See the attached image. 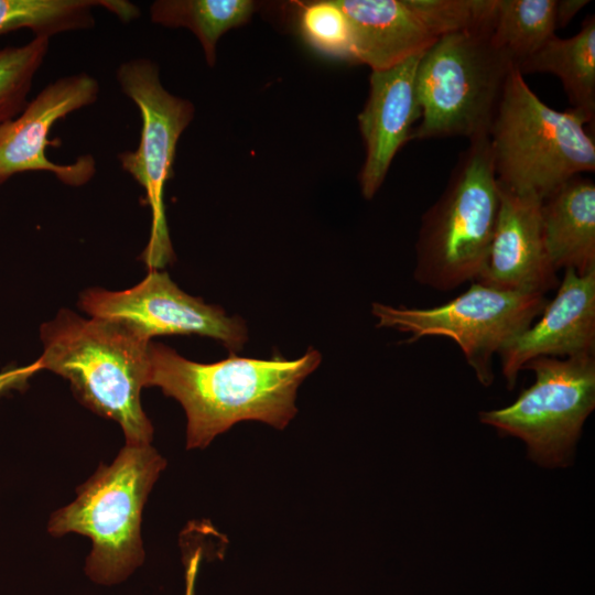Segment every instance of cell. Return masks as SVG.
Wrapping results in <instances>:
<instances>
[{
  "label": "cell",
  "mask_w": 595,
  "mask_h": 595,
  "mask_svg": "<svg viewBox=\"0 0 595 595\" xmlns=\"http://www.w3.org/2000/svg\"><path fill=\"white\" fill-rule=\"evenodd\" d=\"M41 370L37 360L26 366H10L0 371V397L13 391H22L29 380Z\"/></svg>",
  "instance_id": "23"
},
{
  "label": "cell",
  "mask_w": 595,
  "mask_h": 595,
  "mask_svg": "<svg viewBox=\"0 0 595 595\" xmlns=\"http://www.w3.org/2000/svg\"><path fill=\"white\" fill-rule=\"evenodd\" d=\"M199 553L196 552L187 564L186 570V594L185 595H194V584H195V577L197 573V567L199 564Z\"/></svg>",
  "instance_id": "25"
},
{
  "label": "cell",
  "mask_w": 595,
  "mask_h": 595,
  "mask_svg": "<svg viewBox=\"0 0 595 595\" xmlns=\"http://www.w3.org/2000/svg\"><path fill=\"white\" fill-rule=\"evenodd\" d=\"M544 294L502 291L472 283L457 298L428 309L374 303L371 313L378 327H390L411 336L413 343L425 336H444L463 351L478 381H494L493 358L541 314Z\"/></svg>",
  "instance_id": "7"
},
{
  "label": "cell",
  "mask_w": 595,
  "mask_h": 595,
  "mask_svg": "<svg viewBox=\"0 0 595 595\" xmlns=\"http://www.w3.org/2000/svg\"><path fill=\"white\" fill-rule=\"evenodd\" d=\"M588 0H556V26L563 28L587 4Z\"/></svg>",
  "instance_id": "24"
},
{
  "label": "cell",
  "mask_w": 595,
  "mask_h": 595,
  "mask_svg": "<svg viewBox=\"0 0 595 595\" xmlns=\"http://www.w3.org/2000/svg\"><path fill=\"white\" fill-rule=\"evenodd\" d=\"M353 32L354 61L390 68L426 52L440 37L412 0H336Z\"/></svg>",
  "instance_id": "15"
},
{
  "label": "cell",
  "mask_w": 595,
  "mask_h": 595,
  "mask_svg": "<svg viewBox=\"0 0 595 595\" xmlns=\"http://www.w3.org/2000/svg\"><path fill=\"white\" fill-rule=\"evenodd\" d=\"M547 250L556 270L580 275L595 270V184L574 176L548 195L541 205Z\"/></svg>",
  "instance_id": "16"
},
{
  "label": "cell",
  "mask_w": 595,
  "mask_h": 595,
  "mask_svg": "<svg viewBox=\"0 0 595 595\" xmlns=\"http://www.w3.org/2000/svg\"><path fill=\"white\" fill-rule=\"evenodd\" d=\"M165 464L151 444H126L112 464L100 465L77 488L73 502L51 516L52 536L76 532L91 540L85 572L95 583H120L143 562L142 510Z\"/></svg>",
  "instance_id": "4"
},
{
  "label": "cell",
  "mask_w": 595,
  "mask_h": 595,
  "mask_svg": "<svg viewBox=\"0 0 595 595\" xmlns=\"http://www.w3.org/2000/svg\"><path fill=\"white\" fill-rule=\"evenodd\" d=\"M117 79L142 117L138 149L118 155L122 169L144 188L151 208L150 237L141 259L149 270H161L174 259L165 217L164 187L173 175L176 144L194 117V106L162 86L158 66L150 60L133 58L121 64Z\"/></svg>",
  "instance_id": "9"
},
{
  "label": "cell",
  "mask_w": 595,
  "mask_h": 595,
  "mask_svg": "<svg viewBox=\"0 0 595 595\" xmlns=\"http://www.w3.org/2000/svg\"><path fill=\"white\" fill-rule=\"evenodd\" d=\"M556 0H496L491 41L518 67L554 35Z\"/></svg>",
  "instance_id": "20"
},
{
  "label": "cell",
  "mask_w": 595,
  "mask_h": 595,
  "mask_svg": "<svg viewBox=\"0 0 595 595\" xmlns=\"http://www.w3.org/2000/svg\"><path fill=\"white\" fill-rule=\"evenodd\" d=\"M585 117L547 106L513 68L488 138L504 191L544 199L570 178L595 171V143Z\"/></svg>",
  "instance_id": "3"
},
{
  "label": "cell",
  "mask_w": 595,
  "mask_h": 595,
  "mask_svg": "<svg viewBox=\"0 0 595 595\" xmlns=\"http://www.w3.org/2000/svg\"><path fill=\"white\" fill-rule=\"evenodd\" d=\"M321 360V354L310 347L292 360L230 354L224 360L202 364L151 342L147 387H159L182 404L187 418L186 447L205 448L240 421L284 429L298 413V388Z\"/></svg>",
  "instance_id": "1"
},
{
  "label": "cell",
  "mask_w": 595,
  "mask_h": 595,
  "mask_svg": "<svg viewBox=\"0 0 595 595\" xmlns=\"http://www.w3.org/2000/svg\"><path fill=\"white\" fill-rule=\"evenodd\" d=\"M298 22L301 35L313 48L328 56L354 61L351 26L336 0L306 2Z\"/></svg>",
  "instance_id": "22"
},
{
  "label": "cell",
  "mask_w": 595,
  "mask_h": 595,
  "mask_svg": "<svg viewBox=\"0 0 595 595\" xmlns=\"http://www.w3.org/2000/svg\"><path fill=\"white\" fill-rule=\"evenodd\" d=\"M500 205L488 136L469 140L437 201L424 213L414 278L437 291L475 280L494 236Z\"/></svg>",
  "instance_id": "5"
},
{
  "label": "cell",
  "mask_w": 595,
  "mask_h": 595,
  "mask_svg": "<svg viewBox=\"0 0 595 595\" xmlns=\"http://www.w3.org/2000/svg\"><path fill=\"white\" fill-rule=\"evenodd\" d=\"M422 55L387 69L371 71L369 96L358 115L366 145L359 184L366 199H371L378 192L394 155L411 140L413 125L421 118L416 72Z\"/></svg>",
  "instance_id": "14"
},
{
  "label": "cell",
  "mask_w": 595,
  "mask_h": 595,
  "mask_svg": "<svg viewBox=\"0 0 595 595\" xmlns=\"http://www.w3.org/2000/svg\"><path fill=\"white\" fill-rule=\"evenodd\" d=\"M491 24L443 35L423 53L416 72L421 118L411 139L488 136L515 68L493 43Z\"/></svg>",
  "instance_id": "6"
},
{
  "label": "cell",
  "mask_w": 595,
  "mask_h": 595,
  "mask_svg": "<svg viewBox=\"0 0 595 595\" xmlns=\"http://www.w3.org/2000/svg\"><path fill=\"white\" fill-rule=\"evenodd\" d=\"M555 296L541 317L500 351L509 389L527 363L538 357H572L595 353V270L580 275L566 269Z\"/></svg>",
  "instance_id": "12"
},
{
  "label": "cell",
  "mask_w": 595,
  "mask_h": 595,
  "mask_svg": "<svg viewBox=\"0 0 595 595\" xmlns=\"http://www.w3.org/2000/svg\"><path fill=\"white\" fill-rule=\"evenodd\" d=\"M98 82L86 73L62 77L45 86L13 119L0 123V185L18 173L46 171L71 186L86 184L96 172L90 154L72 164H55L45 155L54 122L94 104Z\"/></svg>",
  "instance_id": "11"
},
{
  "label": "cell",
  "mask_w": 595,
  "mask_h": 595,
  "mask_svg": "<svg viewBox=\"0 0 595 595\" xmlns=\"http://www.w3.org/2000/svg\"><path fill=\"white\" fill-rule=\"evenodd\" d=\"M256 10L251 0H159L150 8L154 23L190 29L202 44L206 62L214 66L220 36L249 21Z\"/></svg>",
  "instance_id": "19"
},
{
  "label": "cell",
  "mask_w": 595,
  "mask_h": 595,
  "mask_svg": "<svg viewBox=\"0 0 595 595\" xmlns=\"http://www.w3.org/2000/svg\"><path fill=\"white\" fill-rule=\"evenodd\" d=\"M78 304L90 317L121 322L150 340L160 335L194 334L219 340L234 354L248 339L239 316H228L220 306L185 293L165 271L156 269L127 290L86 289Z\"/></svg>",
  "instance_id": "10"
},
{
  "label": "cell",
  "mask_w": 595,
  "mask_h": 595,
  "mask_svg": "<svg viewBox=\"0 0 595 595\" xmlns=\"http://www.w3.org/2000/svg\"><path fill=\"white\" fill-rule=\"evenodd\" d=\"M520 74L551 73L558 76L572 105L588 123L595 118V18L588 15L571 37L554 35L519 67Z\"/></svg>",
  "instance_id": "17"
},
{
  "label": "cell",
  "mask_w": 595,
  "mask_h": 595,
  "mask_svg": "<svg viewBox=\"0 0 595 595\" xmlns=\"http://www.w3.org/2000/svg\"><path fill=\"white\" fill-rule=\"evenodd\" d=\"M46 37L20 46L0 48V123L17 117L26 106L33 78L48 48Z\"/></svg>",
  "instance_id": "21"
},
{
  "label": "cell",
  "mask_w": 595,
  "mask_h": 595,
  "mask_svg": "<svg viewBox=\"0 0 595 595\" xmlns=\"http://www.w3.org/2000/svg\"><path fill=\"white\" fill-rule=\"evenodd\" d=\"M541 205L540 198L500 188L494 236L476 282L502 291L544 295L559 285L558 270L543 237Z\"/></svg>",
  "instance_id": "13"
},
{
  "label": "cell",
  "mask_w": 595,
  "mask_h": 595,
  "mask_svg": "<svg viewBox=\"0 0 595 595\" xmlns=\"http://www.w3.org/2000/svg\"><path fill=\"white\" fill-rule=\"evenodd\" d=\"M41 370L67 379L88 409L116 421L126 444H151L153 426L141 405L151 340L113 320L85 318L61 310L40 327Z\"/></svg>",
  "instance_id": "2"
},
{
  "label": "cell",
  "mask_w": 595,
  "mask_h": 595,
  "mask_svg": "<svg viewBox=\"0 0 595 595\" xmlns=\"http://www.w3.org/2000/svg\"><path fill=\"white\" fill-rule=\"evenodd\" d=\"M94 8H105L129 22L140 14L123 0H0V35L30 29L35 37H46L95 24Z\"/></svg>",
  "instance_id": "18"
},
{
  "label": "cell",
  "mask_w": 595,
  "mask_h": 595,
  "mask_svg": "<svg viewBox=\"0 0 595 595\" xmlns=\"http://www.w3.org/2000/svg\"><path fill=\"white\" fill-rule=\"evenodd\" d=\"M523 369L534 372L533 385L510 405L480 412L479 420L521 439L536 463L564 466L595 407L594 355L538 357Z\"/></svg>",
  "instance_id": "8"
}]
</instances>
